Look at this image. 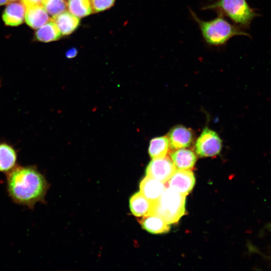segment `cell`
Here are the masks:
<instances>
[{"instance_id": "cell-9", "label": "cell", "mask_w": 271, "mask_h": 271, "mask_svg": "<svg viewBox=\"0 0 271 271\" xmlns=\"http://www.w3.org/2000/svg\"><path fill=\"white\" fill-rule=\"evenodd\" d=\"M26 11V7L22 2H12L6 8L3 20L7 26H19L24 22Z\"/></svg>"}, {"instance_id": "cell-8", "label": "cell", "mask_w": 271, "mask_h": 271, "mask_svg": "<svg viewBox=\"0 0 271 271\" xmlns=\"http://www.w3.org/2000/svg\"><path fill=\"white\" fill-rule=\"evenodd\" d=\"M168 138L171 149L177 150L190 146L193 139L192 131L182 125H177L169 131Z\"/></svg>"}, {"instance_id": "cell-20", "label": "cell", "mask_w": 271, "mask_h": 271, "mask_svg": "<svg viewBox=\"0 0 271 271\" xmlns=\"http://www.w3.org/2000/svg\"><path fill=\"white\" fill-rule=\"evenodd\" d=\"M41 4L47 12L52 16L65 11L67 8L65 0H42Z\"/></svg>"}, {"instance_id": "cell-25", "label": "cell", "mask_w": 271, "mask_h": 271, "mask_svg": "<svg viewBox=\"0 0 271 271\" xmlns=\"http://www.w3.org/2000/svg\"><path fill=\"white\" fill-rule=\"evenodd\" d=\"M17 1V0H9V2H14V1Z\"/></svg>"}, {"instance_id": "cell-16", "label": "cell", "mask_w": 271, "mask_h": 271, "mask_svg": "<svg viewBox=\"0 0 271 271\" xmlns=\"http://www.w3.org/2000/svg\"><path fill=\"white\" fill-rule=\"evenodd\" d=\"M140 223L144 229L153 234L167 233L170 229L169 224L161 218L154 215L142 217Z\"/></svg>"}, {"instance_id": "cell-1", "label": "cell", "mask_w": 271, "mask_h": 271, "mask_svg": "<svg viewBox=\"0 0 271 271\" xmlns=\"http://www.w3.org/2000/svg\"><path fill=\"white\" fill-rule=\"evenodd\" d=\"M6 175L7 190L14 203L32 209L44 202L49 184L35 167L17 166Z\"/></svg>"}, {"instance_id": "cell-18", "label": "cell", "mask_w": 271, "mask_h": 271, "mask_svg": "<svg viewBox=\"0 0 271 271\" xmlns=\"http://www.w3.org/2000/svg\"><path fill=\"white\" fill-rule=\"evenodd\" d=\"M169 148V142L166 136L159 137L151 140L149 147V154L153 159L164 158Z\"/></svg>"}, {"instance_id": "cell-13", "label": "cell", "mask_w": 271, "mask_h": 271, "mask_svg": "<svg viewBox=\"0 0 271 271\" xmlns=\"http://www.w3.org/2000/svg\"><path fill=\"white\" fill-rule=\"evenodd\" d=\"M153 203L141 192H138L130 197L129 208L133 215L138 217H143L151 215Z\"/></svg>"}, {"instance_id": "cell-19", "label": "cell", "mask_w": 271, "mask_h": 271, "mask_svg": "<svg viewBox=\"0 0 271 271\" xmlns=\"http://www.w3.org/2000/svg\"><path fill=\"white\" fill-rule=\"evenodd\" d=\"M66 3L69 12L79 18L93 12L90 0H67Z\"/></svg>"}, {"instance_id": "cell-5", "label": "cell", "mask_w": 271, "mask_h": 271, "mask_svg": "<svg viewBox=\"0 0 271 271\" xmlns=\"http://www.w3.org/2000/svg\"><path fill=\"white\" fill-rule=\"evenodd\" d=\"M221 146V140L218 134L206 127L196 142L195 152L201 157H212L220 153Z\"/></svg>"}, {"instance_id": "cell-2", "label": "cell", "mask_w": 271, "mask_h": 271, "mask_svg": "<svg viewBox=\"0 0 271 271\" xmlns=\"http://www.w3.org/2000/svg\"><path fill=\"white\" fill-rule=\"evenodd\" d=\"M189 9L192 18L198 26L203 39L209 46H223L234 36L250 37V35L243 29L229 23L221 13L217 12V16L213 20L204 21L200 19L190 8Z\"/></svg>"}, {"instance_id": "cell-10", "label": "cell", "mask_w": 271, "mask_h": 271, "mask_svg": "<svg viewBox=\"0 0 271 271\" xmlns=\"http://www.w3.org/2000/svg\"><path fill=\"white\" fill-rule=\"evenodd\" d=\"M166 188L164 183L148 176L140 185V192L152 202L158 200Z\"/></svg>"}, {"instance_id": "cell-6", "label": "cell", "mask_w": 271, "mask_h": 271, "mask_svg": "<svg viewBox=\"0 0 271 271\" xmlns=\"http://www.w3.org/2000/svg\"><path fill=\"white\" fill-rule=\"evenodd\" d=\"M176 167L168 157L153 159L146 168V175L164 183L171 178L176 171Z\"/></svg>"}, {"instance_id": "cell-21", "label": "cell", "mask_w": 271, "mask_h": 271, "mask_svg": "<svg viewBox=\"0 0 271 271\" xmlns=\"http://www.w3.org/2000/svg\"><path fill=\"white\" fill-rule=\"evenodd\" d=\"M92 10L95 13L102 12L110 8L115 0H90Z\"/></svg>"}, {"instance_id": "cell-12", "label": "cell", "mask_w": 271, "mask_h": 271, "mask_svg": "<svg viewBox=\"0 0 271 271\" xmlns=\"http://www.w3.org/2000/svg\"><path fill=\"white\" fill-rule=\"evenodd\" d=\"M51 20L57 26L62 35L65 36L73 33L80 24L79 18L68 11L54 16Z\"/></svg>"}, {"instance_id": "cell-3", "label": "cell", "mask_w": 271, "mask_h": 271, "mask_svg": "<svg viewBox=\"0 0 271 271\" xmlns=\"http://www.w3.org/2000/svg\"><path fill=\"white\" fill-rule=\"evenodd\" d=\"M202 10L221 13L243 30L248 29L254 19L259 16L246 0H217L205 6Z\"/></svg>"}, {"instance_id": "cell-7", "label": "cell", "mask_w": 271, "mask_h": 271, "mask_svg": "<svg viewBox=\"0 0 271 271\" xmlns=\"http://www.w3.org/2000/svg\"><path fill=\"white\" fill-rule=\"evenodd\" d=\"M195 183L194 174L190 170H178L168 181V185L178 192L186 196Z\"/></svg>"}, {"instance_id": "cell-14", "label": "cell", "mask_w": 271, "mask_h": 271, "mask_svg": "<svg viewBox=\"0 0 271 271\" xmlns=\"http://www.w3.org/2000/svg\"><path fill=\"white\" fill-rule=\"evenodd\" d=\"M170 156L175 166L179 170H190L197 159L193 152L185 148L176 150L171 153Z\"/></svg>"}, {"instance_id": "cell-4", "label": "cell", "mask_w": 271, "mask_h": 271, "mask_svg": "<svg viewBox=\"0 0 271 271\" xmlns=\"http://www.w3.org/2000/svg\"><path fill=\"white\" fill-rule=\"evenodd\" d=\"M186 196L167 187L153 203L151 215L157 216L170 224L177 223L185 214Z\"/></svg>"}, {"instance_id": "cell-11", "label": "cell", "mask_w": 271, "mask_h": 271, "mask_svg": "<svg viewBox=\"0 0 271 271\" xmlns=\"http://www.w3.org/2000/svg\"><path fill=\"white\" fill-rule=\"evenodd\" d=\"M25 19L28 25L37 29L48 21L49 16L41 4L27 7Z\"/></svg>"}, {"instance_id": "cell-17", "label": "cell", "mask_w": 271, "mask_h": 271, "mask_svg": "<svg viewBox=\"0 0 271 271\" xmlns=\"http://www.w3.org/2000/svg\"><path fill=\"white\" fill-rule=\"evenodd\" d=\"M62 34L56 24L51 20L38 29L35 33L37 40L50 42L59 39Z\"/></svg>"}, {"instance_id": "cell-15", "label": "cell", "mask_w": 271, "mask_h": 271, "mask_svg": "<svg viewBox=\"0 0 271 271\" xmlns=\"http://www.w3.org/2000/svg\"><path fill=\"white\" fill-rule=\"evenodd\" d=\"M17 154L15 149L7 143L0 144V172L7 174L17 165Z\"/></svg>"}, {"instance_id": "cell-24", "label": "cell", "mask_w": 271, "mask_h": 271, "mask_svg": "<svg viewBox=\"0 0 271 271\" xmlns=\"http://www.w3.org/2000/svg\"><path fill=\"white\" fill-rule=\"evenodd\" d=\"M9 2V0H0V6L5 5Z\"/></svg>"}, {"instance_id": "cell-23", "label": "cell", "mask_w": 271, "mask_h": 271, "mask_svg": "<svg viewBox=\"0 0 271 271\" xmlns=\"http://www.w3.org/2000/svg\"><path fill=\"white\" fill-rule=\"evenodd\" d=\"M77 54V50L74 48L69 49L66 53V57L68 58H73Z\"/></svg>"}, {"instance_id": "cell-22", "label": "cell", "mask_w": 271, "mask_h": 271, "mask_svg": "<svg viewBox=\"0 0 271 271\" xmlns=\"http://www.w3.org/2000/svg\"><path fill=\"white\" fill-rule=\"evenodd\" d=\"M41 1L42 0H22V2L27 8L30 6L41 4Z\"/></svg>"}]
</instances>
